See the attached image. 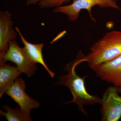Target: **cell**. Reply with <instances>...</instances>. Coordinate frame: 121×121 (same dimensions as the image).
<instances>
[{
	"mask_svg": "<svg viewBox=\"0 0 121 121\" xmlns=\"http://www.w3.org/2000/svg\"><path fill=\"white\" fill-rule=\"evenodd\" d=\"M11 17L8 10L0 12V65L5 63L4 58L9 49V42L16 39L17 36Z\"/></svg>",
	"mask_w": 121,
	"mask_h": 121,
	"instance_id": "8",
	"label": "cell"
},
{
	"mask_svg": "<svg viewBox=\"0 0 121 121\" xmlns=\"http://www.w3.org/2000/svg\"><path fill=\"white\" fill-rule=\"evenodd\" d=\"M42 0H27L26 5H32L36 4H39V2Z\"/></svg>",
	"mask_w": 121,
	"mask_h": 121,
	"instance_id": "13",
	"label": "cell"
},
{
	"mask_svg": "<svg viewBox=\"0 0 121 121\" xmlns=\"http://www.w3.org/2000/svg\"><path fill=\"white\" fill-rule=\"evenodd\" d=\"M15 28L19 33L22 42L24 45L23 48L24 51L29 58L34 62L36 63H39L43 65L50 75V76L52 78H54L55 75V73L50 70L44 60L42 54V49L44 46L43 44H35L30 43L24 38L18 28L16 27Z\"/></svg>",
	"mask_w": 121,
	"mask_h": 121,
	"instance_id": "10",
	"label": "cell"
},
{
	"mask_svg": "<svg viewBox=\"0 0 121 121\" xmlns=\"http://www.w3.org/2000/svg\"><path fill=\"white\" fill-rule=\"evenodd\" d=\"M98 5L101 8H113L121 10L117 4L116 0H73L69 5L56 7L54 13H61L67 15L68 19L71 21L78 20L82 9L88 11L91 19L95 22L96 21L91 14L92 8Z\"/></svg>",
	"mask_w": 121,
	"mask_h": 121,
	"instance_id": "3",
	"label": "cell"
},
{
	"mask_svg": "<svg viewBox=\"0 0 121 121\" xmlns=\"http://www.w3.org/2000/svg\"><path fill=\"white\" fill-rule=\"evenodd\" d=\"M4 60L6 63L10 61L15 63L22 73H24L28 77L35 74L38 68L37 64L31 59L24 51L23 48L18 45L16 39L9 42V48L4 57Z\"/></svg>",
	"mask_w": 121,
	"mask_h": 121,
	"instance_id": "4",
	"label": "cell"
},
{
	"mask_svg": "<svg viewBox=\"0 0 121 121\" xmlns=\"http://www.w3.org/2000/svg\"><path fill=\"white\" fill-rule=\"evenodd\" d=\"M70 1V0H42L39 3L42 9L49 8L61 6L63 3Z\"/></svg>",
	"mask_w": 121,
	"mask_h": 121,
	"instance_id": "12",
	"label": "cell"
},
{
	"mask_svg": "<svg viewBox=\"0 0 121 121\" xmlns=\"http://www.w3.org/2000/svg\"><path fill=\"white\" fill-rule=\"evenodd\" d=\"M117 87H108L101 99V121H118L121 117V97Z\"/></svg>",
	"mask_w": 121,
	"mask_h": 121,
	"instance_id": "5",
	"label": "cell"
},
{
	"mask_svg": "<svg viewBox=\"0 0 121 121\" xmlns=\"http://www.w3.org/2000/svg\"><path fill=\"white\" fill-rule=\"evenodd\" d=\"M83 56L81 53H79L75 60L66 65L64 69L67 71V73L59 77L57 84L68 87L73 95V99L65 104L74 103L78 104L79 110L87 115V113L84 110L83 105L101 104V99L97 96L91 95L87 91L84 79L87 76L81 78L76 73V67L83 62Z\"/></svg>",
	"mask_w": 121,
	"mask_h": 121,
	"instance_id": "1",
	"label": "cell"
},
{
	"mask_svg": "<svg viewBox=\"0 0 121 121\" xmlns=\"http://www.w3.org/2000/svg\"><path fill=\"white\" fill-rule=\"evenodd\" d=\"M3 108L7 110V112L0 111V115L4 116L8 121H31V117H29L25 114L20 108H11L9 106H3Z\"/></svg>",
	"mask_w": 121,
	"mask_h": 121,
	"instance_id": "11",
	"label": "cell"
},
{
	"mask_svg": "<svg viewBox=\"0 0 121 121\" xmlns=\"http://www.w3.org/2000/svg\"><path fill=\"white\" fill-rule=\"evenodd\" d=\"M17 66L5 63L0 65V98L22 73Z\"/></svg>",
	"mask_w": 121,
	"mask_h": 121,
	"instance_id": "9",
	"label": "cell"
},
{
	"mask_svg": "<svg viewBox=\"0 0 121 121\" xmlns=\"http://www.w3.org/2000/svg\"><path fill=\"white\" fill-rule=\"evenodd\" d=\"M91 69L97 77L117 87H121V55L112 60L100 64Z\"/></svg>",
	"mask_w": 121,
	"mask_h": 121,
	"instance_id": "7",
	"label": "cell"
},
{
	"mask_svg": "<svg viewBox=\"0 0 121 121\" xmlns=\"http://www.w3.org/2000/svg\"><path fill=\"white\" fill-rule=\"evenodd\" d=\"M25 89V81L22 78H17L5 93L19 105L21 109L27 116L31 117L30 111L38 108L40 104L37 100L32 99L26 94Z\"/></svg>",
	"mask_w": 121,
	"mask_h": 121,
	"instance_id": "6",
	"label": "cell"
},
{
	"mask_svg": "<svg viewBox=\"0 0 121 121\" xmlns=\"http://www.w3.org/2000/svg\"><path fill=\"white\" fill-rule=\"evenodd\" d=\"M87 56H84L83 61L87 62L91 69L115 58L121 55V31L107 32L93 44Z\"/></svg>",
	"mask_w": 121,
	"mask_h": 121,
	"instance_id": "2",
	"label": "cell"
},
{
	"mask_svg": "<svg viewBox=\"0 0 121 121\" xmlns=\"http://www.w3.org/2000/svg\"><path fill=\"white\" fill-rule=\"evenodd\" d=\"M117 87L119 93H121V87Z\"/></svg>",
	"mask_w": 121,
	"mask_h": 121,
	"instance_id": "14",
	"label": "cell"
}]
</instances>
